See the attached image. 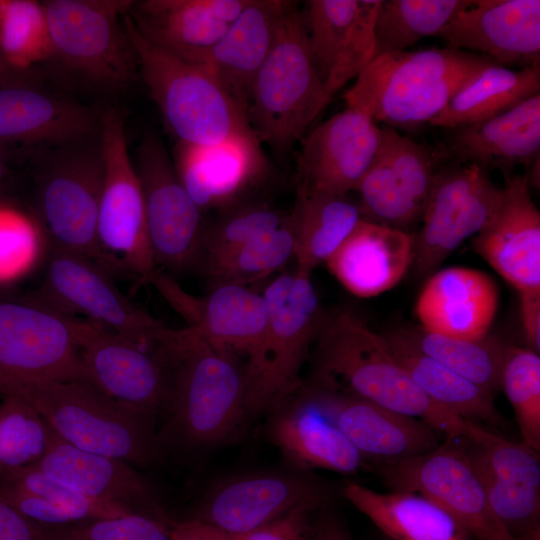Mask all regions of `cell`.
Wrapping results in <instances>:
<instances>
[{
	"label": "cell",
	"instance_id": "cell-1",
	"mask_svg": "<svg viewBox=\"0 0 540 540\" xmlns=\"http://www.w3.org/2000/svg\"><path fill=\"white\" fill-rule=\"evenodd\" d=\"M310 383L417 418L445 435L463 438L467 420L433 402L412 380L382 334L339 310L324 316L314 341Z\"/></svg>",
	"mask_w": 540,
	"mask_h": 540
},
{
	"label": "cell",
	"instance_id": "cell-2",
	"mask_svg": "<svg viewBox=\"0 0 540 540\" xmlns=\"http://www.w3.org/2000/svg\"><path fill=\"white\" fill-rule=\"evenodd\" d=\"M186 331L173 364L171 401L158 431L165 451H196L228 442L248 417L245 366L190 328Z\"/></svg>",
	"mask_w": 540,
	"mask_h": 540
},
{
	"label": "cell",
	"instance_id": "cell-3",
	"mask_svg": "<svg viewBox=\"0 0 540 540\" xmlns=\"http://www.w3.org/2000/svg\"><path fill=\"white\" fill-rule=\"evenodd\" d=\"M494 64L449 47L378 55L345 93L348 108L386 126L428 123L478 72Z\"/></svg>",
	"mask_w": 540,
	"mask_h": 540
},
{
	"label": "cell",
	"instance_id": "cell-4",
	"mask_svg": "<svg viewBox=\"0 0 540 540\" xmlns=\"http://www.w3.org/2000/svg\"><path fill=\"white\" fill-rule=\"evenodd\" d=\"M16 397L30 403L64 441L131 465L150 467L166 454L156 415L120 403L82 379L28 386Z\"/></svg>",
	"mask_w": 540,
	"mask_h": 540
},
{
	"label": "cell",
	"instance_id": "cell-5",
	"mask_svg": "<svg viewBox=\"0 0 540 540\" xmlns=\"http://www.w3.org/2000/svg\"><path fill=\"white\" fill-rule=\"evenodd\" d=\"M311 274L295 268L280 274L262 293L267 323L245 364L248 416L270 413L303 385L302 367L324 319Z\"/></svg>",
	"mask_w": 540,
	"mask_h": 540
},
{
	"label": "cell",
	"instance_id": "cell-6",
	"mask_svg": "<svg viewBox=\"0 0 540 540\" xmlns=\"http://www.w3.org/2000/svg\"><path fill=\"white\" fill-rule=\"evenodd\" d=\"M123 25L138 72L165 125L178 141L212 144L254 132L246 110L212 73L147 41L134 27L128 12L123 16Z\"/></svg>",
	"mask_w": 540,
	"mask_h": 540
},
{
	"label": "cell",
	"instance_id": "cell-7",
	"mask_svg": "<svg viewBox=\"0 0 540 540\" xmlns=\"http://www.w3.org/2000/svg\"><path fill=\"white\" fill-rule=\"evenodd\" d=\"M329 102L310 57L302 12L292 1L253 82L249 124L260 142L286 153Z\"/></svg>",
	"mask_w": 540,
	"mask_h": 540
},
{
	"label": "cell",
	"instance_id": "cell-8",
	"mask_svg": "<svg viewBox=\"0 0 540 540\" xmlns=\"http://www.w3.org/2000/svg\"><path fill=\"white\" fill-rule=\"evenodd\" d=\"M45 156L35 174L34 213L51 250L88 258L111 274L98 239L104 178L100 136Z\"/></svg>",
	"mask_w": 540,
	"mask_h": 540
},
{
	"label": "cell",
	"instance_id": "cell-9",
	"mask_svg": "<svg viewBox=\"0 0 540 540\" xmlns=\"http://www.w3.org/2000/svg\"><path fill=\"white\" fill-rule=\"evenodd\" d=\"M131 0H49L44 5L54 59L85 82L120 89L138 74L123 25Z\"/></svg>",
	"mask_w": 540,
	"mask_h": 540
},
{
	"label": "cell",
	"instance_id": "cell-10",
	"mask_svg": "<svg viewBox=\"0 0 540 540\" xmlns=\"http://www.w3.org/2000/svg\"><path fill=\"white\" fill-rule=\"evenodd\" d=\"M79 319L34 301L0 299V395L49 381L85 380Z\"/></svg>",
	"mask_w": 540,
	"mask_h": 540
},
{
	"label": "cell",
	"instance_id": "cell-11",
	"mask_svg": "<svg viewBox=\"0 0 540 540\" xmlns=\"http://www.w3.org/2000/svg\"><path fill=\"white\" fill-rule=\"evenodd\" d=\"M31 301L67 315L83 314L96 324L170 355L185 335L132 303L96 262L51 250L43 287Z\"/></svg>",
	"mask_w": 540,
	"mask_h": 540
},
{
	"label": "cell",
	"instance_id": "cell-12",
	"mask_svg": "<svg viewBox=\"0 0 540 540\" xmlns=\"http://www.w3.org/2000/svg\"><path fill=\"white\" fill-rule=\"evenodd\" d=\"M100 145L104 178L98 215V239L112 273L126 270L147 282L156 271L150 247L141 182L125 137L123 114H101Z\"/></svg>",
	"mask_w": 540,
	"mask_h": 540
},
{
	"label": "cell",
	"instance_id": "cell-13",
	"mask_svg": "<svg viewBox=\"0 0 540 540\" xmlns=\"http://www.w3.org/2000/svg\"><path fill=\"white\" fill-rule=\"evenodd\" d=\"M136 161L155 266L180 273L202 264V211L180 182L158 134H144Z\"/></svg>",
	"mask_w": 540,
	"mask_h": 540
},
{
	"label": "cell",
	"instance_id": "cell-14",
	"mask_svg": "<svg viewBox=\"0 0 540 540\" xmlns=\"http://www.w3.org/2000/svg\"><path fill=\"white\" fill-rule=\"evenodd\" d=\"M458 438L432 451L381 462L377 473L392 491L425 495L451 513L477 540H516L493 512L484 487Z\"/></svg>",
	"mask_w": 540,
	"mask_h": 540
},
{
	"label": "cell",
	"instance_id": "cell-15",
	"mask_svg": "<svg viewBox=\"0 0 540 540\" xmlns=\"http://www.w3.org/2000/svg\"><path fill=\"white\" fill-rule=\"evenodd\" d=\"M502 200L488 171L476 164L440 168L414 236L412 268L430 277L466 239L478 234L495 216Z\"/></svg>",
	"mask_w": 540,
	"mask_h": 540
},
{
	"label": "cell",
	"instance_id": "cell-16",
	"mask_svg": "<svg viewBox=\"0 0 540 540\" xmlns=\"http://www.w3.org/2000/svg\"><path fill=\"white\" fill-rule=\"evenodd\" d=\"M78 342L86 381L130 407L156 416L166 412L173 386L166 354L87 319H79Z\"/></svg>",
	"mask_w": 540,
	"mask_h": 540
},
{
	"label": "cell",
	"instance_id": "cell-17",
	"mask_svg": "<svg viewBox=\"0 0 540 540\" xmlns=\"http://www.w3.org/2000/svg\"><path fill=\"white\" fill-rule=\"evenodd\" d=\"M325 485L302 471H267L237 475L213 485L200 500L192 520L241 535L262 528L287 513L327 505Z\"/></svg>",
	"mask_w": 540,
	"mask_h": 540
},
{
	"label": "cell",
	"instance_id": "cell-18",
	"mask_svg": "<svg viewBox=\"0 0 540 540\" xmlns=\"http://www.w3.org/2000/svg\"><path fill=\"white\" fill-rule=\"evenodd\" d=\"M357 185L362 219L408 232L421 221L438 170L439 155L390 126Z\"/></svg>",
	"mask_w": 540,
	"mask_h": 540
},
{
	"label": "cell",
	"instance_id": "cell-19",
	"mask_svg": "<svg viewBox=\"0 0 540 540\" xmlns=\"http://www.w3.org/2000/svg\"><path fill=\"white\" fill-rule=\"evenodd\" d=\"M465 448L484 487L490 506L514 535L540 526L539 452L467 421Z\"/></svg>",
	"mask_w": 540,
	"mask_h": 540
},
{
	"label": "cell",
	"instance_id": "cell-20",
	"mask_svg": "<svg viewBox=\"0 0 540 540\" xmlns=\"http://www.w3.org/2000/svg\"><path fill=\"white\" fill-rule=\"evenodd\" d=\"M382 0H310L302 12L310 57L329 101L376 57Z\"/></svg>",
	"mask_w": 540,
	"mask_h": 540
},
{
	"label": "cell",
	"instance_id": "cell-21",
	"mask_svg": "<svg viewBox=\"0 0 540 540\" xmlns=\"http://www.w3.org/2000/svg\"><path fill=\"white\" fill-rule=\"evenodd\" d=\"M382 127L366 113L346 107L302 141L297 194L346 195L355 190L379 149Z\"/></svg>",
	"mask_w": 540,
	"mask_h": 540
},
{
	"label": "cell",
	"instance_id": "cell-22",
	"mask_svg": "<svg viewBox=\"0 0 540 540\" xmlns=\"http://www.w3.org/2000/svg\"><path fill=\"white\" fill-rule=\"evenodd\" d=\"M146 283L157 288L187 321L188 328L215 350L246 362L255 353L267 323L263 294L245 286L219 285L208 295L196 297L158 270Z\"/></svg>",
	"mask_w": 540,
	"mask_h": 540
},
{
	"label": "cell",
	"instance_id": "cell-23",
	"mask_svg": "<svg viewBox=\"0 0 540 540\" xmlns=\"http://www.w3.org/2000/svg\"><path fill=\"white\" fill-rule=\"evenodd\" d=\"M300 390L366 461L381 463L415 457L442 442L443 434L417 418L310 382L303 383Z\"/></svg>",
	"mask_w": 540,
	"mask_h": 540
},
{
	"label": "cell",
	"instance_id": "cell-24",
	"mask_svg": "<svg viewBox=\"0 0 540 540\" xmlns=\"http://www.w3.org/2000/svg\"><path fill=\"white\" fill-rule=\"evenodd\" d=\"M501 66L540 64L539 0H473L436 36Z\"/></svg>",
	"mask_w": 540,
	"mask_h": 540
},
{
	"label": "cell",
	"instance_id": "cell-25",
	"mask_svg": "<svg viewBox=\"0 0 540 540\" xmlns=\"http://www.w3.org/2000/svg\"><path fill=\"white\" fill-rule=\"evenodd\" d=\"M172 162L180 182L202 212L214 208L225 211L240 204V198L265 170L260 140L254 132L212 144L178 141Z\"/></svg>",
	"mask_w": 540,
	"mask_h": 540
},
{
	"label": "cell",
	"instance_id": "cell-26",
	"mask_svg": "<svg viewBox=\"0 0 540 540\" xmlns=\"http://www.w3.org/2000/svg\"><path fill=\"white\" fill-rule=\"evenodd\" d=\"M101 114L40 87L0 88V149L44 148L99 138Z\"/></svg>",
	"mask_w": 540,
	"mask_h": 540
},
{
	"label": "cell",
	"instance_id": "cell-27",
	"mask_svg": "<svg viewBox=\"0 0 540 540\" xmlns=\"http://www.w3.org/2000/svg\"><path fill=\"white\" fill-rule=\"evenodd\" d=\"M474 249L518 294L540 292V212L525 175L505 179L500 206Z\"/></svg>",
	"mask_w": 540,
	"mask_h": 540
},
{
	"label": "cell",
	"instance_id": "cell-28",
	"mask_svg": "<svg viewBox=\"0 0 540 540\" xmlns=\"http://www.w3.org/2000/svg\"><path fill=\"white\" fill-rule=\"evenodd\" d=\"M250 0H141L128 15L153 45L199 65Z\"/></svg>",
	"mask_w": 540,
	"mask_h": 540
},
{
	"label": "cell",
	"instance_id": "cell-29",
	"mask_svg": "<svg viewBox=\"0 0 540 540\" xmlns=\"http://www.w3.org/2000/svg\"><path fill=\"white\" fill-rule=\"evenodd\" d=\"M38 469L90 498L167 517L147 480L128 462L82 450L51 429Z\"/></svg>",
	"mask_w": 540,
	"mask_h": 540
},
{
	"label": "cell",
	"instance_id": "cell-30",
	"mask_svg": "<svg viewBox=\"0 0 540 540\" xmlns=\"http://www.w3.org/2000/svg\"><path fill=\"white\" fill-rule=\"evenodd\" d=\"M499 303V291L486 273L466 267L437 270L427 280L416 304L421 327L460 339L489 334Z\"/></svg>",
	"mask_w": 540,
	"mask_h": 540
},
{
	"label": "cell",
	"instance_id": "cell-31",
	"mask_svg": "<svg viewBox=\"0 0 540 540\" xmlns=\"http://www.w3.org/2000/svg\"><path fill=\"white\" fill-rule=\"evenodd\" d=\"M269 415L267 438L296 468L355 474L366 466L359 451L300 389Z\"/></svg>",
	"mask_w": 540,
	"mask_h": 540
},
{
	"label": "cell",
	"instance_id": "cell-32",
	"mask_svg": "<svg viewBox=\"0 0 540 540\" xmlns=\"http://www.w3.org/2000/svg\"><path fill=\"white\" fill-rule=\"evenodd\" d=\"M446 150L459 164L499 169L505 179L539 162L540 93L488 120L449 129Z\"/></svg>",
	"mask_w": 540,
	"mask_h": 540
},
{
	"label": "cell",
	"instance_id": "cell-33",
	"mask_svg": "<svg viewBox=\"0 0 540 540\" xmlns=\"http://www.w3.org/2000/svg\"><path fill=\"white\" fill-rule=\"evenodd\" d=\"M414 236L361 219L325 264L353 295H380L396 286L412 266Z\"/></svg>",
	"mask_w": 540,
	"mask_h": 540
},
{
	"label": "cell",
	"instance_id": "cell-34",
	"mask_svg": "<svg viewBox=\"0 0 540 540\" xmlns=\"http://www.w3.org/2000/svg\"><path fill=\"white\" fill-rule=\"evenodd\" d=\"M292 1L250 0L198 66L207 69L246 110L255 77Z\"/></svg>",
	"mask_w": 540,
	"mask_h": 540
},
{
	"label": "cell",
	"instance_id": "cell-35",
	"mask_svg": "<svg viewBox=\"0 0 540 540\" xmlns=\"http://www.w3.org/2000/svg\"><path fill=\"white\" fill-rule=\"evenodd\" d=\"M342 495L389 540H471L468 530L431 498L416 493H380L356 482Z\"/></svg>",
	"mask_w": 540,
	"mask_h": 540
},
{
	"label": "cell",
	"instance_id": "cell-36",
	"mask_svg": "<svg viewBox=\"0 0 540 540\" xmlns=\"http://www.w3.org/2000/svg\"><path fill=\"white\" fill-rule=\"evenodd\" d=\"M0 495L27 519L48 528L133 512L83 495L34 465L1 479Z\"/></svg>",
	"mask_w": 540,
	"mask_h": 540
},
{
	"label": "cell",
	"instance_id": "cell-37",
	"mask_svg": "<svg viewBox=\"0 0 540 540\" xmlns=\"http://www.w3.org/2000/svg\"><path fill=\"white\" fill-rule=\"evenodd\" d=\"M540 93V66L491 64L478 72L428 123L453 129L496 117Z\"/></svg>",
	"mask_w": 540,
	"mask_h": 540
},
{
	"label": "cell",
	"instance_id": "cell-38",
	"mask_svg": "<svg viewBox=\"0 0 540 540\" xmlns=\"http://www.w3.org/2000/svg\"><path fill=\"white\" fill-rule=\"evenodd\" d=\"M382 335L415 384L433 402L465 420L498 422L492 395L421 353L398 329Z\"/></svg>",
	"mask_w": 540,
	"mask_h": 540
},
{
	"label": "cell",
	"instance_id": "cell-39",
	"mask_svg": "<svg viewBox=\"0 0 540 540\" xmlns=\"http://www.w3.org/2000/svg\"><path fill=\"white\" fill-rule=\"evenodd\" d=\"M294 259L307 274L325 263L362 219L358 203L346 195L297 194Z\"/></svg>",
	"mask_w": 540,
	"mask_h": 540
},
{
	"label": "cell",
	"instance_id": "cell-40",
	"mask_svg": "<svg viewBox=\"0 0 540 540\" xmlns=\"http://www.w3.org/2000/svg\"><path fill=\"white\" fill-rule=\"evenodd\" d=\"M421 353L467 379L494 397L501 389V370L507 345L490 334L480 339H460L425 330L421 326L398 328Z\"/></svg>",
	"mask_w": 540,
	"mask_h": 540
},
{
	"label": "cell",
	"instance_id": "cell-41",
	"mask_svg": "<svg viewBox=\"0 0 540 540\" xmlns=\"http://www.w3.org/2000/svg\"><path fill=\"white\" fill-rule=\"evenodd\" d=\"M295 214H287L281 226L251 242L203 263L212 287L256 282L282 268L294 257Z\"/></svg>",
	"mask_w": 540,
	"mask_h": 540
},
{
	"label": "cell",
	"instance_id": "cell-42",
	"mask_svg": "<svg viewBox=\"0 0 540 540\" xmlns=\"http://www.w3.org/2000/svg\"><path fill=\"white\" fill-rule=\"evenodd\" d=\"M473 0H382L375 22L376 56L405 51L437 36Z\"/></svg>",
	"mask_w": 540,
	"mask_h": 540
},
{
	"label": "cell",
	"instance_id": "cell-43",
	"mask_svg": "<svg viewBox=\"0 0 540 540\" xmlns=\"http://www.w3.org/2000/svg\"><path fill=\"white\" fill-rule=\"evenodd\" d=\"M0 53L21 71H34L36 64L54 59L44 2L0 0Z\"/></svg>",
	"mask_w": 540,
	"mask_h": 540
},
{
	"label": "cell",
	"instance_id": "cell-44",
	"mask_svg": "<svg viewBox=\"0 0 540 540\" xmlns=\"http://www.w3.org/2000/svg\"><path fill=\"white\" fill-rule=\"evenodd\" d=\"M0 401V480L36 464L43 456L51 428L26 400Z\"/></svg>",
	"mask_w": 540,
	"mask_h": 540
},
{
	"label": "cell",
	"instance_id": "cell-45",
	"mask_svg": "<svg viewBox=\"0 0 540 540\" xmlns=\"http://www.w3.org/2000/svg\"><path fill=\"white\" fill-rule=\"evenodd\" d=\"M501 389L516 416L523 441L540 450V356L515 345H507L501 370Z\"/></svg>",
	"mask_w": 540,
	"mask_h": 540
},
{
	"label": "cell",
	"instance_id": "cell-46",
	"mask_svg": "<svg viewBox=\"0 0 540 540\" xmlns=\"http://www.w3.org/2000/svg\"><path fill=\"white\" fill-rule=\"evenodd\" d=\"M286 216L260 203L238 204L225 210L217 221L205 226L203 263L275 230Z\"/></svg>",
	"mask_w": 540,
	"mask_h": 540
},
{
	"label": "cell",
	"instance_id": "cell-47",
	"mask_svg": "<svg viewBox=\"0 0 540 540\" xmlns=\"http://www.w3.org/2000/svg\"><path fill=\"white\" fill-rule=\"evenodd\" d=\"M47 241L34 212L0 196V282L22 276L33 264L38 247Z\"/></svg>",
	"mask_w": 540,
	"mask_h": 540
},
{
	"label": "cell",
	"instance_id": "cell-48",
	"mask_svg": "<svg viewBox=\"0 0 540 540\" xmlns=\"http://www.w3.org/2000/svg\"><path fill=\"white\" fill-rule=\"evenodd\" d=\"M174 522L141 512L48 528L53 540H173Z\"/></svg>",
	"mask_w": 540,
	"mask_h": 540
},
{
	"label": "cell",
	"instance_id": "cell-49",
	"mask_svg": "<svg viewBox=\"0 0 540 540\" xmlns=\"http://www.w3.org/2000/svg\"><path fill=\"white\" fill-rule=\"evenodd\" d=\"M316 511L299 508L262 528L241 535L225 533L203 525L212 540H311V521Z\"/></svg>",
	"mask_w": 540,
	"mask_h": 540
},
{
	"label": "cell",
	"instance_id": "cell-50",
	"mask_svg": "<svg viewBox=\"0 0 540 540\" xmlns=\"http://www.w3.org/2000/svg\"><path fill=\"white\" fill-rule=\"evenodd\" d=\"M0 540H53L47 527L23 516L0 495Z\"/></svg>",
	"mask_w": 540,
	"mask_h": 540
},
{
	"label": "cell",
	"instance_id": "cell-51",
	"mask_svg": "<svg viewBox=\"0 0 540 540\" xmlns=\"http://www.w3.org/2000/svg\"><path fill=\"white\" fill-rule=\"evenodd\" d=\"M522 329L528 348L540 351V292L519 293Z\"/></svg>",
	"mask_w": 540,
	"mask_h": 540
},
{
	"label": "cell",
	"instance_id": "cell-52",
	"mask_svg": "<svg viewBox=\"0 0 540 540\" xmlns=\"http://www.w3.org/2000/svg\"><path fill=\"white\" fill-rule=\"evenodd\" d=\"M311 540H352V537L338 516L325 505L312 516Z\"/></svg>",
	"mask_w": 540,
	"mask_h": 540
},
{
	"label": "cell",
	"instance_id": "cell-53",
	"mask_svg": "<svg viewBox=\"0 0 540 540\" xmlns=\"http://www.w3.org/2000/svg\"><path fill=\"white\" fill-rule=\"evenodd\" d=\"M1 87H40L34 71H21L6 62L0 53Z\"/></svg>",
	"mask_w": 540,
	"mask_h": 540
},
{
	"label": "cell",
	"instance_id": "cell-54",
	"mask_svg": "<svg viewBox=\"0 0 540 540\" xmlns=\"http://www.w3.org/2000/svg\"><path fill=\"white\" fill-rule=\"evenodd\" d=\"M172 536L173 540H212L204 525L192 519L174 523Z\"/></svg>",
	"mask_w": 540,
	"mask_h": 540
},
{
	"label": "cell",
	"instance_id": "cell-55",
	"mask_svg": "<svg viewBox=\"0 0 540 540\" xmlns=\"http://www.w3.org/2000/svg\"><path fill=\"white\" fill-rule=\"evenodd\" d=\"M8 154L0 149V196L3 195L10 170L7 164Z\"/></svg>",
	"mask_w": 540,
	"mask_h": 540
},
{
	"label": "cell",
	"instance_id": "cell-56",
	"mask_svg": "<svg viewBox=\"0 0 540 540\" xmlns=\"http://www.w3.org/2000/svg\"><path fill=\"white\" fill-rule=\"evenodd\" d=\"M380 540H389V539H387L386 537H383V538H381Z\"/></svg>",
	"mask_w": 540,
	"mask_h": 540
}]
</instances>
